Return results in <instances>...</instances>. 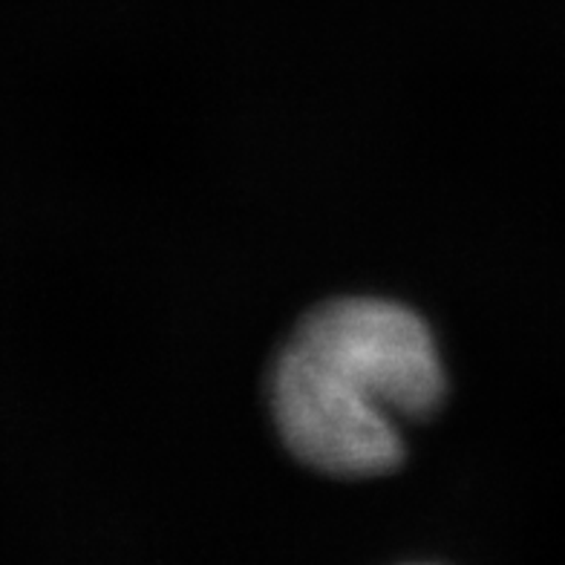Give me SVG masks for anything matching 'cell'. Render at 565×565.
Returning a JSON list of instances; mask_svg holds the SVG:
<instances>
[{"label":"cell","instance_id":"obj_1","mask_svg":"<svg viewBox=\"0 0 565 565\" xmlns=\"http://www.w3.org/2000/svg\"><path fill=\"white\" fill-rule=\"evenodd\" d=\"M447 390L439 338L418 309L384 295H338L282 338L266 402L291 459L355 482L402 468L404 427L430 422Z\"/></svg>","mask_w":565,"mask_h":565}]
</instances>
